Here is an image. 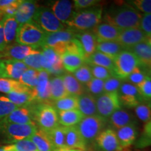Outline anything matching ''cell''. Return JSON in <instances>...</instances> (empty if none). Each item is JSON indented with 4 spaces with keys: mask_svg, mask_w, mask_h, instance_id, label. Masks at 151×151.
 I'll return each instance as SVG.
<instances>
[{
    "mask_svg": "<svg viewBox=\"0 0 151 151\" xmlns=\"http://www.w3.org/2000/svg\"><path fill=\"white\" fill-rule=\"evenodd\" d=\"M142 14L128 3L113 6L103 17L106 23L120 28L122 30L139 28Z\"/></svg>",
    "mask_w": 151,
    "mask_h": 151,
    "instance_id": "1",
    "label": "cell"
},
{
    "mask_svg": "<svg viewBox=\"0 0 151 151\" xmlns=\"http://www.w3.org/2000/svg\"><path fill=\"white\" fill-rule=\"evenodd\" d=\"M103 9L100 6H93L90 9L76 12L73 18L66 23V26L73 29L85 32L101 23Z\"/></svg>",
    "mask_w": 151,
    "mask_h": 151,
    "instance_id": "2",
    "label": "cell"
},
{
    "mask_svg": "<svg viewBox=\"0 0 151 151\" xmlns=\"http://www.w3.org/2000/svg\"><path fill=\"white\" fill-rule=\"evenodd\" d=\"M34 121L44 132H48L60 125L58 113L52 104L39 103L35 106L30 108Z\"/></svg>",
    "mask_w": 151,
    "mask_h": 151,
    "instance_id": "3",
    "label": "cell"
},
{
    "mask_svg": "<svg viewBox=\"0 0 151 151\" xmlns=\"http://www.w3.org/2000/svg\"><path fill=\"white\" fill-rule=\"evenodd\" d=\"M46 33L33 21L19 26L16 41L18 44L35 48L42 47Z\"/></svg>",
    "mask_w": 151,
    "mask_h": 151,
    "instance_id": "4",
    "label": "cell"
},
{
    "mask_svg": "<svg viewBox=\"0 0 151 151\" xmlns=\"http://www.w3.org/2000/svg\"><path fill=\"white\" fill-rule=\"evenodd\" d=\"M115 77L120 80L127 79L138 67L140 63L137 56L129 50H124L114 59Z\"/></svg>",
    "mask_w": 151,
    "mask_h": 151,
    "instance_id": "5",
    "label": "cell"
},
{
    "mask_svg": "<svg viewBox=\"0 0 151 151\" xmlns=\"http://www.w3.org/2000/svg\"><path fill=\"white\" fill-rule=\"evenodd\" d=\"M32 21L46 33H53L67 29V26L56 18L50 8L39 7Z\"/></svg>",
    "mask_w": 151,
    "mask_h": 151,
    "instance_id": "6",
    "label": "cell"
},
{
    "mask_svg": "<svg viewBox=\"0 0 151 151\" xmlns=\"http://www.w3.org/2000/svg\"><path fill=\"white\" fill-rule=\"evenodd\" d=\"M0 129L11 143L30 139L37 131V124L4 123L0 122Z\"/></svg>",
    "mask_w": 151,
    "mask_h": 151,
    "instance_id": "7",
    "label": "cell"
},
{
    "mask_svg": "<svg viewBox=\"0 0 151 151\" xmlns=\"http://www.w3.org/2000/svg\"><path fill=\"white\" fill-rule=\"evenodd\" d=\"M76 34L73 30L69 29L53 33H46L43 46L50 47L57 54L61 56L66 52L68 43L76 38Z\"/></svg>",
    "mask_w": 151,
    "mask_h": 151,
    "instance_id": "8",
    "label": "cell"
},
{
    "mask_svg": "<svg viewBox=\"0 0 151 151\" xmlns=\"http://www.w3.org/2000/svg\"><path fill=\"white\" fill-rule=\"evenodd\" d=\"M106 119L99 115L84 117L76 127L81 136L86 141H91L97 138L105 125Z\"/></svg>",
    "mask_w": 151,
    "mask_h": 151,
    "instance_id": "9",
    "label": "cell"
},
{
    "mask_svg": "<svg viewBox=\"0 0 151 151\" xmlns=\"http://www.w3.org/2000/svg\"><path fill=\"white\" fill-rule=\"evenodd\" d=\"M41 64L43 70L46 71L49 75H53L54 76H61L65 71L61 57L48 46H43L41 48Z\"/></svg>",
    "mask_w": 151,
    "mask_h": 151,
    "instance_id": "10",
    "label": "cell"
},
{
    "mask_svg": "<svg viewBox=\"0 0 151 151\" xmlns=\"http://www.w3.org/2000/svg\"><path fill=\"white\" fill-rule=\"evenodd\" d=\"M97 113L104 119L110 117L115 111L121 109L118 92L103 93L97 99Z\"/></svg>",
    "mask_w": 151,
    "mask_h": 151,
    "instance_id": "11",
    "label": "cell"
},
{
    "mask_svg": "<svg viewBox=\"0 0 151 151\" xmlns=\"http://www.w3.org/2000/svg\"><path fill=\"white\" fill-rule=\"evenodd\" d=\"M118 94L120 102L127 108H135L139 104L145 101L137 87L130 83H122Z\"/></svg>",
    "mask_w": 151,
    "mask_h": 151,
    "instance_id": "12",
    "label": "cell"
},
{
    "mask_svg": "<svg viewBox=\"0 0 151 151\" xmlns=\"http://www.w3.org/2000/svg\"><path fill=\"white\" fill-rule=\"evenodd\" d=\"M41 52L37 48L24 45L14 44L7 46L5 50L0 52V60H14L22 61L31 55Z\"/></svg>",
    "mask_w": 151,
    "mask_h": 151,
    "instance_id": "13",
    "label": "cell"
},
{
    "mask_svg": "<svg viewBox=\"0 0 151 151\" xmlns=\"http://www.w3.org/2000/svg\"><path fill=\"white\" fill-rule=\"evenodd\" d=\"M146 39L147 36L140 28H132L122 30L116 41L125 50L131 49L143 41H146Z\"/></svg>",
    "mask_w": 151,
    "mask_h": 151,
    "instance_id": "14",
    "label": "cell"
},
{
    "mask_svg": "<svg viewBox=\"0 0 151 151\" xmlns=\"http://www.w3.org/2000/svg\"><path fill=\"white\" fill-rule=\"evenodd\" d=\"M46 71H39L38 83L32 89L34 99L39 103H50V78Z\"/></svg>",
    "mask_w": 151,
    "mask_h": 151,
    "instance_id": "15",
    "label": "cell"
},
{
    "mask_svg": "<svg viewBox=\"0 0 151 151\" xmlns=\"http://www.w3.org/2000/svg\"><path fill=\"white\" fill-rule=\"evenodd\" d=\"M50 9L56 18L65 24L69 22L75 14L73 3L68 0H58L50 4Z\"/></svg>",
    "mask_w": 151,
    "mask_h": 151,
    "instance_id": "16",
    "label": "cell"
},
{
    "mask_svg": "<svg viewBox=\"0 0 151 151\" xmlns=\"http://www.w3.org/2000/svg\"><path fill=\"white\" fill-rule=\"evenodd\" d=\"M97 146L102 151H121L116 133L112 129L103 130L95 139Z\"/></svg>",
    "mask_w": 151,
    "mask_h": 151,
    "instance_id": "17",
    "label": "cell"
},
{
    "mask_svg": "<svg viewBox=\"0 0 151 151\" xmlns=\"http://www.w3.org/2000/svg\"><path fill=\"white\" fill-rule=\"evenodd\" d=\"M122 29L110 24L102 22L92 29V33L96 37L97 42L116 41Z\"/></svg>",
    "mask_w": 151,
    "mask_h": 151,
    "instance_id": "18",
    "label": "cell"
},
{
    "mask_svg": "<svg viewBox=\"0 0 151 151\" xmlns=\"http://www.w3.org/2000/svg\"><path fill=\"white\" fill-rule=\"evenodd\" d=\"M39 8L35 1H23L20 4L14 15L19 25L32 22L36 11Z\"/></svg>",
    "mask_w": 151,
    "mask_h": 151,
    "instance_id": "19",
    "label": "cell"
},
{
    "mask_svg": "<svg viewBox=\"0 0 151 151\" xmlns=\"http://www.w3.org/2000/svg\"><path fill=\"white\" fill-rule=\"evenodd\" d=\"M65 133L66 148L84 151L86 148V141L81 136L76 125L64 127Z\"/></svg>",
    "mask_w": 151,
    "mask_h": 151,
    "instance_id": "20",
    "label": "cell"
},
{
    "mask_svg": "<svg viewBox=\"0 0 151 151\" xmlns=\"http://www.w3.org/2000/svg\"><path fill=\"white\" fill-rule=\"evenodd\" d=\"M4 123L36 124L34 121L32 112L28 106L19 107L1 121Z\"/></svg>",
    "mask_w": 151,
    "mask_h": 151,
    "instance_id": "21",
    "label": "cell"
},
{
    "mask_svg": "<svg viewBox=\"0 0 151 151\" xmlns=\"http://www.w3.org/2000/svg\"><path fill=\"white\" fill-rule=\"evenodd\" d=\"M7 97L18 107L28 106L35 101L32 89L24 86L20 89L7 94Z\"/></svg>",
    "mask_w": 151,
    "mask_h": 151,
    "instance_id": "22",
    "label": "cell"
},
{
    "mask_svg": "<svg viewBox=\"0 0 151 151\" xmlns=\"http://www.w3.org/2000/svg\"><path fill=\"white\" fill-rule=\"evenodd\" d=\"M7 78L19 81L29 68L22 61L14 60H1Z\"/></svg>",
    "mask_w": 151,
    "mask_h": 151,
    "instance_id": "23",
    "label": "cell"
},
{
    "mask_svg": "<svg viewBox=\"0 0 151 151\" xmlns=\"http://www.w3.org/2000/svg\"><path fill=\"white\" fill-rule=\"evenodd\" d=\"M116 136L122 149L129 148L135 142L138 135V131L136 124H129L117 129Z\"/></svg>",
    "mask_w": 151,
    "mask_h": 151,
    "instance_id": "24",
    "label": "cell"
},
{
    "mask_svg": "<svg viewBox=\"0 0 151 151\" xmlns=\"http://www.w3.org/2000/svg\"><path fill=\"white\" fill-rule=\"evenodd\" d=\"M130 50L137 56L140 67L141 66L148 70L151 69V48L147 41L138 43Z\"/></svg>",
    "mask_w": 151,
    "mask_h": 151,
    "instance_id": "25",
    "label": "cell"
},
{
    "mask_svg": "<svg viewBox=\"0 0 151 151\" xmlns=\"http://www.w3.org/2000/svg\"><path fill=\"white\" fill-rule=\"evenodd\" d=\"M76 38L80 41L86 55V60L96 52L98 42L92 32H82L80 34H76Z\"/></svg>",
    "mask_w": 151,
    "mask_h": 151,
    "instance_id": "26",
    "label": "cell"
},
{
    "mask_svg": "<svg viewBox=\"0 0 151 151\" xmlns=\"http://www.w3.org/2000/svg\"><path fill=\"white\" fill-rule=\"evenodd\" d=\"M97 100L89 93L83 94L78 97V109L84 117L97 116Z\"/></svg>",
    "mask_w": 151,
    "mask_h": 151,
    "instance_id": "27",
    "label": "cell"
},
{
    "mask_svg": "<svg viewBox=\"0 0 151 151\" xmlns=\"http://www.w3.org/2000/svg\"><path fill=\"white\" fill-rule=\"evenodd\" d=\"M58 121L62 127H71L77 125L84 118L78 109L58 111Z\"/></svg>",
    "mask_w": 151,
    "mask_h": 151,
    "instance_id": "28",
    "label": "cell"
},
{
    "mask_svg": "<svg viewBox=\"0 0 151 151\" xmlns=\"http://www.w3.org/2000/svg\"><path fill=\"white\" fill-rule=\"evenodd\" d=\"M1 21L3 23L5 42L7 46H9L16 41L17 32L20 25L16 21L14 16L4 17Z\"/></svg>",
    "mask_w": 151,
    "mask_h": 151,
    "instance_id": "29",
    "label": "cell"
},
{
    "mask_svg": "<svg viewBox=\"0 0 151 151\" xmlns=\"http://www.w3.org/2000/svg\"><path fill=\"white\" fill-rule=\"evenodd\" d=\"M110 123L113 127L118 129L129 124H136L134 117L127 111L119 109L110 116Z\"/></svg>",
    "mask_w": 151,
    "mask_h": 151,
    "instance_id": "30",
    "label": "cell"
},
{
    "mask_svg": "<svg viewBox=\"0 0 151 151\" xmlns=\"http://www.w3.org/2000/svg\"><path fill=\"white\" fill-rule=\"evenodd\" d=\"M68 95L62 76H52L50 78V99L55 101Z\"/></svg>",
    "mask_w": 151,
    "mask_h": 151,
    "instance_id": "31",
    "label": "cell"
},
{
    "mask_svg": "<svg viewBox=\"0 0 151 151\" xmlns=\"http://www.w3.org/2000/svg\"><path fill=\"white\" fill-rule=\"evenodd\" d=\"M60 57L64 69L69 73H74L78 68L86 64L83 58L69 52H65Z\"/></svg>",
    "mask_w": 151,
    "mask_h": 151,
    "instance_id": "32",
    "label": "cell"
},
{
    "mask_svg": "<svg viewBox=\"0 0 151 151\" xmlns=\"http://www.w3.org/2000/svg\"><path fill=\"white\" fill-rule=\"evenodd\" d=\"M64 85H65L66 91L69 95H73L79 97L82 95L85 92V88L78 82V80L75 78L72 74L65 73L62 75Z\"/></svg>",
    "mask_w": 151,
    "mask_h": 151,
    "instance_id": "33",
    "label": "cell"
},
{
    "mask_svg": "<svg viewBox=\"0 0 151 151\" xmlns=\"http://www.w3.org/2000/svg\"><path fill=\"white\" fill-rule=\"evenodd\" d=\"M86 63L90 65L99 66V67L106 68L109 70L112 71L113 72L114 71V60L98 51H96L91 56L87 58L86 60Z\"/></svg>",
    "mask_w": 151,
    "mask_h": 151,
    "instance_id": "34",
    "label": "cell"
},
{
    "mask_svg": "<svg viewBox=\"0 0 151 151\" xmlns=\"http://www.w3.org/2000/svg\"><path fill=\"white\" fill-rule=\"evenodd\" d=\"M97 50L114 60L124 48L116 41H104L97 43Z\"/></svg>",
    "mask_w": 151,
    "mask_h": 151,
    "instance_id": "35",
    "label": "cell"
},
{
    "mask_svg": "<svg viewBox=\"0 0 151 151\" xmlns=\"http://www.w3.org/2000/svg\"><path fill=\"white\" fill-rule=\"evenodd\" d=\"M30 139L35 143L38 151H53L54 150L46 132L43 130L38 129Z\"/></svg>",
    "mask_w": 151,
    "mask_h": 151,
    "instance_id": "36",
    "label": "cell"
},
{
    "mask_svg": "<svg viewBox=\"0 0 151 151\" xmlns=\"http://www.w3.org/2000/svg\"><path fill=\"white\" fill-rule=\"evenodd\" d=\"M46 132L53 146L54 150L66 148L65 133L64 127L59 125L58 127Z\"/></svg>",
    "mask_w": 151,
    "mask_h": 151,
    "instance_id": "37",
    "label": "cell"
},
{
    "mask_svg": "<svg viewBox=\"0 0 151 151\" xmlns=\"http://www.w3.org/2000/svg\"><path fill=\"white\" fill-rule=\"evenodd\" d=\"M78 97L68 94L62 99L53 101L52 106L58 111H70L78 109Z\"/></svg>",
    "mask_w": 151,
    "mask_h": 151,
    "instance_id": "38",
    "label": "cell"
},
{
    "mask_svg": "<svg viewBox=\"0 0 151 151\" xmlns=\"http://www.w3.org/2000/svg\"><path fill=\"white\" fill-rule=\"evenodd\" d=\"M22 0H0V20L4 17L14 16Z\"/></svg>",
    "mask_w": 151,
    "mask_h": 151,
    "instance_id": "39",
    "label": "cell"
},
{
    "mask_svg": "<svg viewBox=\"0 0 151 151\" xmlns=\"http://www.w3.org/2000/svg\"><path fill=\"white\" fill-rule=\"evenodd\" d=\"M6 151H38L37 147L30 139L16 141L12 144L4 146Z\"/></svg>",
    "mask_w": 151,
    "mask_h": 151,
    "instance_id": "40",
    "label": "cell"
},
{
    "mask_svg": "<svg viewBox=\"0 0 151 151\" xmlns=\"http://www.w3.org/2000/svg\"><path fill=\"white\" fill-rule=\"evenodd\" d=\"M39 73V71L29 68L22 74L21 78L18 81L23 86L27 87L30 89H34V88H36L38 83Z\"/></svg>",
    "mask_w": 151,
    "mask_h": 151,
    "instance_id": "41",
    "label": "cell"
},
{
    "mask_svg": "<svg viewBox=\"0 0 151 151\" xmlns=\"http://www.w3.org/2000/svg\"><path fill=\"white\" fill-rule=\"evenodd\" d=\"M150 146H151V120L145 124L142 134L136 142L137 148H145Z\"/></svg>",
    "mask_w": 151,
    "mask_h": 151,
    "instance_id": "42",
    "label": "cell"
},
{
    "mask_svg": "<svg viewBox=\"0 0 151 151\" xmlns=\"http://www.w3.org/2000/svg\"><path fill=\"white\" fill-rule=\"evenodd\" d=\"M135 113L141 121L146 123L151 120V104L147 101L139 104L135 107Z\"/></svg>",
    "mask_w": 151,
    "mask_h": 151,
    "instance_id": "43",
    "label": "cell"
},
{
    "mask_svg": "<svg viewBox=\"0 0 151 151\" xmlns=\"http://www.w3.org/2000/svg\"><path fill=\"white\" fill-rule=\"evenodd\" d=\"M24 86L18 81L11 78H0V92L9 94L22 88Z\"/></svg>",
    "mask_w": 151,
    "mask_h": 151,
    "instance_id": "44",
    "label": "cell"
},
{
    "mask_svg": "<svg viewBox=\"0 0 151 151\" xmlns=\"http://www.w3.org/2000/svg\"><path fill=\"white\" fill-rule=\"evenodd\" d=\"M73 76L80 82L81 84L86 85L93 78L92 76L91 69L89 65H83L82 67L78 68L76 71L73 73Z\"/></svg>",
    "mask_w": 151,
    "mask_h": 151,
    "instance_id": "45",
    "label": "cell"
},
{
    "mask_svg": "<svg viewBox=\"0 0 151 151\" xmlns=\"http://www.w3.org/2000/svg\"><path fill=\"white\" fill-rule=\"evenodd\" d=\"M19 107L6 96H0V118H6Z\"/></svg>",
    "mask_w": 151,
    "mask_h": 151,
    "instance_id": "46",
    "label": "cell"
},
{
    "mask_svg": "<svg viewBox=\"0 0 151 151\" xmlns=\"http://www.w3.org/2000/svg\"><path fill=\"white\" fill-rule=\"evenodd\" d=\"M104 81L93 78L89 83L86 85V89L89 92V94L94 97H99L104 93Z\"/></svg>",
    "mask_w": 151,
    "mask_h": 151,
    "instance_id": "47",
    "label": "cell"
},
{
    "mask_svg": "<svg viewBox=\"0 0 151 151\" xmlns=\"http://www.w3.org/2000/svg\"><path fill=\"white\" fill-rule=\"evenodd\" d=\"M90 67V69H91L93 78L105 81L107 79L111 78V77H115L114 73L112 71L106 69V68L94 65H91Z\"/></svg>",
    "mask_w": 151,
    "mask_h": 151,
    "instance_id": "48",
    "label": "cell"
},
{
    "mask_svg": "<svg viewBox=\"0 0 151 151\" xmlns=\"http://www.w3.org/2000/svg\"><path fill=\"white\" fill-rule=\"evenodd\" d=\"M41 52H39V53L31 55L27 57L25 59L22 60V62L29 69H35V70H37L38 71H42L43 70L42 67H41Z\"/></svg>",
    "mask_w": 151,
    "mask_h": 151,
    "instance_id": "49",
    "label": "cell"
},
{
    "mask_svg": "<svg viewBox=\"0 0 151 151\" xmlns=\"http://www.w3.org/2000/svg\"><path fill=\"white\" fill-rule=\"evenodd\" d=\"M122 80L116 77H111L104 81V93H111L118 92L122 85Z\"/></svg>",
    "mask_w": 151,
    "mask_h": 151,
    "instance_id": "50",
    "label": "cell"
},
{
    "mask_svg": "<svg viewBox=\"0 0 151 151\" xmlns=\"http://www.w3.org/2000/svg\"><path fill=\"white\" fill-rule=\"evenodd\" d=\"M148 76V73L145 71L141 70L140 67H138L128 76L127 79L129 80L131 84L135 86H138L146 79Z\"/></svg>",
    "mask_w": 151,
    "mask_h": 151,
    "instance_id": "51",
    "label": "cell"
},
{
    "mask_svg": "<svg viewBox=\"0 0 151 151\" xmlns=\"http://www.w3.org/2000/svg\"><path fill=\"white\" fill-rule=\"evenodd\" d=\"M137 87L145 101L151 99V78L150 76H148L146 79Z\"/></svg>",
    "mask_w": 151,
    "mask_h": 151,
    "instance_id": "52",
    "label": "cell"
},
{
    "mask_svg": "<svg viewBox=\"0 0 151 151\" xmlns=\"http://www.w3.org/2000/svg\"><path fill=\"white\" fill-rule=\"evenodd\" d=\"M128 4L144 14H151V0H134Z\"/></svg>",
    "mask_w": 151,
    "mask_h": 151,
    "instance_id": "53",
    "label": "cell"
},
{
    "mask_svg": "<svg viewBox=\"0 0 151 151\" xmlns=\"http://www.w3.org/2000/svg\"><path fill=\"white\" fill-rule=\"evenodd\" d=\"M66 52H71V53L76 54L77 55L81 57L86 60V55H85L84 51L83 50L81 44L78 39L76 38L72 39L70 42L67 44V49H66Z\"/></svg>",
    "mask_w": 151,
    "mask_h": 151,
    "instance_id": "54",
    "label": "cell"
},
{
    "mask_svg": "<svg viewBox=\"0 0 151 151\" xmlns=\"http://www.w3.org/2000/svg\"><path fill=\"white\" fill-rule=\"evenodd\" d=\"M139 28L147 37L151 35V14L142 15Z\"/></svg>",
    "mask_w": 151,
    "mask_h": 151,
    "instance_id": "55",
    "label": "cell"
},
{
    "mask_svg": "<svg viewBox=\"0 0 151 151\" xmlns=\"http://www.w3.org/2000/svg\"><path fill=\"white\" fill-rule=\"evenodd\" d=\"M99 2H100V1L98 0H74L73 1V6L76 10L91 8L97 5Z\"/></svg>",
    "mask_w": 151,
    "mask_h": 151,
    "instance_id": "56",
    "label": "cell"
},
{
    "mask_svg": "<svg viewBox=\"0 0 151 151\" xmlns=\"http://www.w3.org/2000/svg\"><path fill=\"white\" fill-rule=\"evenodd\" d=\"M7 45L5 42L4 33L3 23L1 20H0V52H1L5 50Z\"/></svg>",
    "mask_w": 151,
    "mask_h": 151,
    "instance_id": "57",
    "label": "cell"
},
{
    "mask_svg": "<svg viewBox=\"0 0 151 151\" xmlns=\"http://www.w3.org/2000/svg\"><path fill=\"white\" fill-rule=\"evenodd\" d=\"M0 78H7L2 60H0Z\"/></svg>",
    "mask_w": 151,
    "mask_h": 151,
    "instance_id": "58",
    "label": "cell"
},
{
    "mask_svg": "<svg viewBox=\"0 0 151 151\" xmlns=\"http://www.w3.org/2000/svg\"><path fill=\"white\" fill-rule=\"evenodd\" d=\"M53 151H81L78 150H73V149H69L67 148H59V149H55Z\"/></svg>",
    "mask_w": 151,
    "mask_h": 151,
    "instance_id": "59",
    "label": "cell"
},
{
    "mask_svg": "<svg viewBox=\"0 0 151 151\" xmlns=\"http://www.w3.org/2000/svg\"><path fill=\"white\" fill-rule=\"evenodd\" d=\"M146 41H147V43H148L149 46H150V48H151V35H149V36H148V37H147Z\"/></svg>",
    "mask_w": 151,
    "mask_h": 151,
    "instance_id": "60",
    "label": "cell"
},
{
    "mask_svg": "<svg viewBox=\"0 0 151 151\" xmlns=\"http://www.w3.org/2000/svg\"><path fill=\"white\" fill-rule=\"evenodd\" d=\"M148 76H150V78H151V69H149V70H148Z\"/></svg>",
    "mask_w": 151,
    "mask_h": 151,
    "instance_id": "61",
    "label": "cell"
},
{
    "mask_svg": "<svg viewBox=\"0 0 151 151\" xmlns=\"http://www.w3.org/2000/svg\"><path fill=\"white\" fill-rule=\"evenodd\" d=\"M0 151H6L4 147H0Z\"/></svg>",
    "mask_w": 151,
    "mask_h": 151,
    "instance_id": "62",
    "label": "cell"
}]
</instances>
